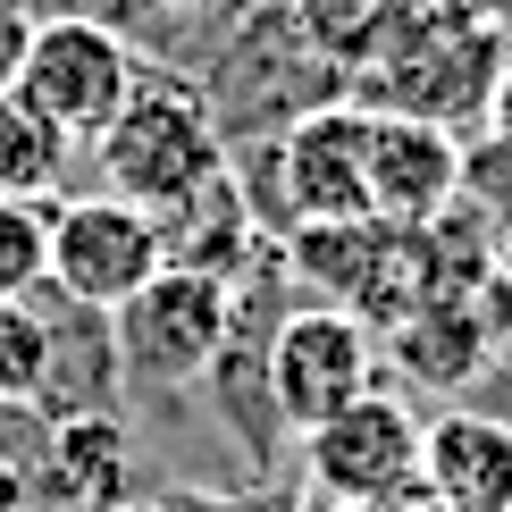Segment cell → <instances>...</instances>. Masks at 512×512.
<instances>
[{"mask_svg":"<svg viewBox=\"0 0 512 512\" xmlns=\"http://www.w3.org/2000/svg\"><path fill=\"white\" fill-rule=\"evenodd\" d=\"M496 277L512 286V210H504V227H496Z\"/></svg>","mask_w":512,"mask_h":512,"instance_id":"cell-22","label":"cell"},{"mask_svg":"<svg viewBox=\"0 0 512 512\" xmlns=\"http://www.w3.org/2000/svg\"><path fill=\"white\" fill-rule=\"evenodd\" d=\"M294 462L311 479V504L328 512H387L420 487V412L403 395H361L328 429L294 437Z\"/></svg>","mask_w":512,"mask_h":512,"instance_id":"cell-4","label":"cell"},{"mask_svg":"<svg viewBox=\"0 0 512 512\" xmlns=\"http://www.w3.org/2000/svg\"><path fill=\"white\" fill-rule=\"evenodd\" d=\"M387 512H454V504H437L429 487H412V496H403V504H387Z\"/></svg>","mask_w":512,"mask_h":512,"instance_id":"cell-23","label":"cell"},{"mask_svg":"<svg viewBox=\"0 0 512 512\" xmlns=\"http://www.w3.org/2000/svg\"><path fill=\"white\" fill-rule=\"evenodd\" d=\"M378 361L387 353H378V336L353 311L294 303V311H277V328L261 345V395L294 437H311L336 412H353L361 395H378Z\"/></svg>","mask_w":512,"mask_h":512,"instance_id":"cell-3","label":"cell"},{"mask_svg":"<svg viewBox=\"0 0 512 512\" xmlns=\"http://www.w3.org/2000/svg\"><path fill=\"white\" fill-rule=\"evenodd\" d=\"M504 345H512V286L504 277H487L479 294H454V303H420L403 328L378 336V353L403 361L412 387H471Z\"/></svg>","mask_w":512,"mask_h":512,"instance_id":"cell-9","label":"cell"},{"mask_svg":"<svg viewBox=\"0 0 512 512\" xmlns=\"http://www.w3.org/2000/svg\"><path fill=\"white\" fill-rule=\"evenodd\" d=\"M126 512H227L219 496H194V487H168V496H152V504H126Z\"/></svg>","mask_w":512,"mask_h":512,"instance_id":"cell-21","label":"cell"},{"mask_svg":"<svg viewBox=\"0 0 512 512\" xmlns=\"http://www.w3.org/2000/svg\"><path fill=\"white\" fill-rule=\"evenodd\" d=\"M420 487L454 512H512V420L471 403L420 420Z\"/></svg>","mask_w":512,"mask_h":512,"instance_id":"cell-12","label":"cell"},{"mask_svg":"<svg viewBox=\"0 0 512 512\" xmlns=\"http://www.w3.org/2000/svg\"><path fill=\"white\" fill-rule=\"evenodd\" d=\"M0 512H34V487H26V462L0 454Z\"/></svg>","mask_w":512,"mask_h":512,"instance_id":"cell-20","label":"cell"},{"mask_svg":"<svg viewBox=\"0 0 512 512\" xmlns=\"http://www.w3.org/2000/svg\"><path fill=\"white\" fill-rule=\"evenodd\" d=\"M462 202V135L429 118H370V219L429 227Z\"/></svg>","mask_w":512,"mask_h":512,"instance_id":"cell-11","label":"cell"},{"mask_svg":"<svg viewBox=\"0 0 512 512\" xmlns=\"http://www.w3.org/2000/svg\"><path fill=\"white\" fill-rule=\"evenodd\" d=\"M168 269L160 252V219L118 194H76L59 202V227H51V294L76 311H126L143 286Z\"/></svg>","mask_w":512,"mask_h":512,"instance_id":"cell-5","label":"cell"},{"mask_svg":"<svg viewBox=\"0 0 512 512\" xmlns=\"http://www.w3.org/2000/svg\"><path fill=\"white\" fill-rule=\"evenodd\" d=\"M26 34H34V17L17 9V0H0V93L17 84V59H26Z\"/></svg>","mask_w":512,"mask_h":512,"instance_id":"cell-19","label":"cell"},{"mask_svg":"<svg viewBox=\"0 0 512 512\" xmlns=\"http://www.w3.org/2000/svg\"><path fill=\"white\" fill-rule=\"evenodd\" d=\"M59 194H0V303H34L51 286Z\"/></svg>","mask_w":512,"mask_h":512,"instance_id":"cell-15","label":"cell"},{"mask_svg":"<svg viewBox=\"0 0 512 512\" xmlns=\"http://www.w3.org/2000/svg\"><path fill=\"white\" fill-rule=\"evenodd\" d=\"M286 177V227H353L370 219V110L319 101L269 143Z\"/></svg>","mask_w":512,"mask_h":512,"instance_id":"cell-8","label":"cell"},{"mask_svg":"<svg viewBox=\"0 0 512 512\" xmlns=\"http://www.w3.org/2000/svg\"><path fill=\"white\" fill-rule=\"evenodd\" d=\"M160 252H168V269H194V277H219V286H244V277L277 252V244H261V227H252L244 168L210 177L194 202L160 210Z\"/></svg>","mask_w":512,"mask_h":512,"instance_id":"cell-13","label":"cell"},{"mask_svg":"<svg viewBox=\"0 0 512 512\" xmlns=\"http://www.w3.org/2000/svg\"><path fill=\"white\" fill-rule=\"evenodd\" d=\"M479 126H487V152H496V160L512 168V68L496 76V93H487V110H479Z\"/></svg>","mask_w":512,"mask_h":512,"instance_id":"cell-18","label":"cell"},{"mask_svg":"<svg viewBox=\"0 0 512 512\" xmlns=\"http://www.w3.org/2000/svg\"><path fill=\"white\" fill-rule=\"evenodd\" d=\"M93 152H101V194L160 219V210L194 202L210 177L236 168V135L219 126V110H210V93L194 76H135L126 110L110 118V135Z\"/></svg>","mask_w":512,"mask_h":512,"instance_id":"cell-1","label":"cell"},{"mask_svg":"<svg viewBox=\"0 0 512 512\" xmlns=\"http://www.w3.org/2000/svg\"><path fill=\"white\" fill-rule=\"evenodd\" d=\"M378 17H387V0H286L294 42H303V51H311L336 84H353L361 68H370V51H378Z\"/></svg>","mask_w":512,"mask_h":512,"instance_id":"cell-14","label":"cell"},{"mask_svg":"<svg viewBox=\"0 0 512 512\" xmlns=\"http://www.w3.org/2000/svg\"><path fill=\"white\" fill-rule=\"evenodd\" d=\"M26 487H34V504H51V512H126L135 504V437H126V420L118 412L42 420Z\"/></svg>","mask_w":512,"mask_h":512,"instance_id":"cell-10","label":"cell"},{"mask_svg":"<svg viewBox=\"0 0 512 512\" xmlns=\"http://www.w3.org/2000/svg\"><path fill=\"white\" fill-rule=\"evenodd\" d=\"M110 345H118V378L194 387L227 353V286L194 269H160L126 311H110Z\"/></svg>","mask_w":512,"mask_h":512,"instance_id":"cell-6","label":"cell"},{"mask_svg":"<svg viewBox=\"0 0 512 512\" xmlns=\"http://www.w3.org/2000/svg\"><path fill=\"white\" fill-rule=\"evenodd\" d=\"M504 353H512V345H504Z\"/></svg>","mask_w":512,"mask_h":512,"instance_id":"cell-25","label":"cell"},{"mask_svg":"<svg viewBox=\"0 0 512 512\" xmlns=\"http://www.w3.org/2000/svg\"><path fill=\"white\" fill-rule=\"evenodd\" d=\"M42 370H51V319L34 303H0V403H34Z\"/></svg>","mask_w":512,"mask_h":512,"instance_id":"cell-17","label":"cell"},{"mask_svg":"<svg viewBox=\"0 0 512 512\" xmlns=\"http://www.w3.org/2000/svg\"><path fill=\"white\" fill-rule=\"evenodd\" d=\"M504 68H512L504 26H454V34H437L429 51L353 76L345 101H361L370 118H429V126H445V135H462V126L487 110V93H496Z\"/></svg>","mask_w":512,"mask_h":512,"instance_id":"cell-7","label":"cell"},{"mask_svg":"<svg viewBox=\"0 0 512 512\" xmlns=\"http://www.w3.org/2000/svg\"><path fill=\"white\" fill-rule=\"evenodd\" d=\"M496 17H504V26H512V0H496Z\"/></svg>","mask_w":512,"mask_h":512,"instance_id":"cell-24","label":"cell"},{"mask_svg":"<svg viewBox=\"0 0 512 512\" xmlns=\"http://www.w3.org/2000/svg\"><path fill=\"white\" fill-rule=\"evenodd\" d=\"M59 160H68V143H59L17 93H0V194H51Z\"/></svg>","mask_w":512,"mask_h":512,"instance_id":"cell-16","label":"cell"},{"mask_svg":"<svg viewBox=\"0 0 512 512\" xmlns=\"http://www.w3.org/2000/svg\"><path fill=\"white\" fill-rule=\"evenodd\" d=\"M135 76H143V59L126 51V34L110 26V17L59 9V17H34L9 93L76 152V143H101V135H110V118L126 110V93H135Z\"/></svg>","mask_w":512,"mask_h":512,"instance_id":"cell-2","label":"cell"}]
</instances>
